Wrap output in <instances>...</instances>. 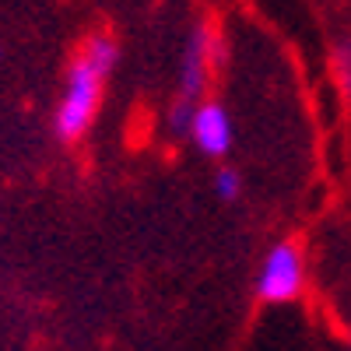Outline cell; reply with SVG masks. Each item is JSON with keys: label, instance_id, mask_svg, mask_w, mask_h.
Here are the masks:
<instances>
[{"label": "cell", "instance_id": "cell-1", "mask_svg": "<svg viewBox=\"0 0 351 351\" xmlns=\"http://www.w3.org/2000/svg\"><path fill=\"white\" fill-rule=\"evenodd\" d=\"M116 60H120V46H116L112 36L106 32L88 36V43L74 56V64L67 67L64 95L53 112V130L60 141H77L92 127L95 112H99V99H102V84L112 74Z\"/></svg>", "mask_w": 351, "mask_h": 351}, {"label": "cell", "instance_id": "cell-2", "mask_svg": "<svg viewBox=\"0 0 351 351\" xmlns=\"http://www.w3.org/2000/svg\"><path fill=\"white\" fill-rule=\"evenodd\" d=\"M302 285H306L302 250L295 243H274L260 263L256 295L263 302H291V299H299Z\"/></svg>", "mask_w": 351, "mask_h": 351}, {"label": "cell", "instance_id": "cell-3", "mask_svg": "<svg viewBox=\"0 0 351 351\" xmlns=\"http://www.w3.org/2000/svg\"><path fill=\"white\" fill-rule=\"evenodd\" d=\"M190 141L197 144V152L208 155V158H221V155L232 152V116L225 112L221 102H200L197 106Z\"/></svg>", "mask_w": 351, "mask_h": 351}, {"label": "cell", "instance_id": "cell-4", "mask_svg": "<svg viewBox=\"0 0 351 351\" xmlns=\"http://www.w3.org/2000/svg\"><path fill=\"white\" fill-rule=\"evenodd\" d=\"M208 36H211V28H204V25H197L190 32V43L183 49V64H180V99L200 102L204 88H208V74H211Z\"/></svg>", "mask_w": 351, "mask_h": 351}, {"label": "cell", "instance_id": "cell-5", "mask_svg": "<svg viewBox=\"0 0 351 351\" xmlns=\"http://www.w3.org/2000/svg\"><path fill=\"white\" fill-rule=\"evenodd\" d=\"M197 106H200V102H193V99H176L172 109H169V134H176V137H190Z\"/></svg>", "mask_w": 351, "mask_h": 351}, {"label": "cell", "instance_id": "cell-6", "mask_svg": "<svg viewBox=\"0 0 351 351\" xmlns=\"http://www.w3.org/2000/svg\"><path fill=\"white\" fill-rule=\"evenodd\" d=\"M215 193L221 200H236L243 193V180H239V172L236 169H218L215 172Z\"/></svg>", "mask_w": 351, "mask_h": 351}, {"label": "cell", "instance_id": "cell-7", "mask_svg": "<svg viewBox=\"0 0 351 351\" xmlns=\"http://www.w3.org/2000/svg\"><path fill=\"white\" fill-rule=\"evenodd\" d=\"M208 60H211V71H221L228 64V43H225L221 32H215V28L208 36Z\"/></svg>", "mask_w": 351, "mask_h": 351}, {"label": "cell", "instance_id": "cell-8", "mask_svg": "<svg viewBox=\"0 0 351 351\" xmlns=\"http://www.w3.org/2000/svg\"><path fill=\"white\" fill-rule=\"evenodd\" d=\"M337 74H341V84H344V92L351 95V39L337 49Z\"/></svg>", "mask_w": 351, "mask_h": 351}]
</instances>
